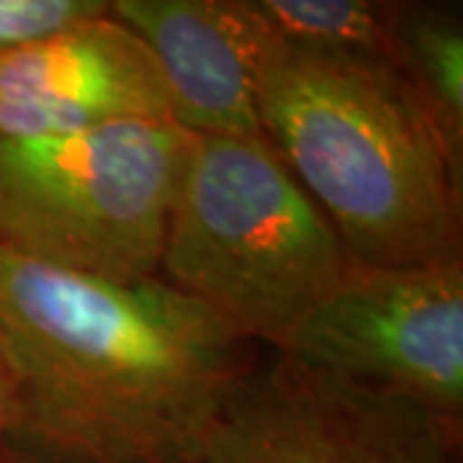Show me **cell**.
Here are the masks:
<instances>
[{"label":"cell","mask_w":463,"mask_h":463,"mask_svg":"<svg viewBox=\"0 0 463 463\" xmlns=\"http://www.w3.org/2000/svg\"><path fill=\"white\" fill-rule=\"evenodd\" d=\"M0 345L29 463H194L250 345L163 279L106 281L0 252Z\"/></svg>","instance_id":"6da1fadb"},{"label":"cell","mask_w":463,"mask_h":463,"mask_svg":"<svg viewBox=\"0 0 463 463\" xmlns=\"http://www.w3.org/2000/svg\"><path fill=\"white\" fill-rule=\"evenodd\" d=\"M230 3L260 129L350 260L404 268L463 255V163L397 67L288 47Z\"/></svg>","instance_id":"7a4b0ae2"},{"label":"cell","mask_w":463,"mask_h":463,"mask_svg":"<svg viewBox=\"0 0 463 463\" xmlns=\"http://www.w3.org/2000/svg\"><path fill=\"white\" fill-rule=\"evenodd\" d=\"M353 268L265 134H191L157 279L248 345L281 350Z\"/></svg>","instance_id":"3957f363"},{"label":"cell","mask_w":463,"mask_h":463,"mask_svg":"<svg viewBox=\"0 0 463 463\" xmlns=\"http://www.w3.org/2000/svg\"><path fill=\"white\" fill-rule=\"evenodd\" d=\"M188 142L173 121L0 139V252L106 281L157 279Z\"/></svg>","instance_id":"277c9868"},{"label":"cell","mask_w":463,"mask_h":463,"mask_svg":"<svg viewBox=\"0 0 463 463\" xmlns=\"http://www.w3.org/2000/svg\"><path fill=\"white\" fill-rule=\"evenodd\" d=\"M194 463H463V425L270 350L237 381Z\"/></svg>","instance_id":"5b68a950"},{"label":"cell","mask_w":463,"mask_h":463,"mask_svg":"<svg viewBox=\"0 0 463 463\" xmlns=\"http://www.w3.org/2000/svg\"><path fill=\"white\" fill-rule=\"evenodd\" d=\"M281 353L463 420V255L350 268Z\"/></svg>","instance_id":"8992f818"},{"label":"cell","mask_w":463,"mask_h":463,"mask_svg":"<svg viewBox=\"0 0 463 463\" xmlns=\"http://www.w3.org/2000/svg\"><path fill=\"white\" fill-rule=\"evenodd\" d=\"M118 121H170V100L149 50L111 11L0 57V139Z\"/></svg>","instance_id":"52a82bcc"},{"label":"cell","mask_w":463,"mask_h":463,"mask_svg":"<svg viewBox=\"0 0 463 463\" xmlns=\"http://www.w3.org/2000/svg\"><path fill=\"white\" fill-rule=\"evenodd\" d=\"M111 16L152 54L173 124L188 134H263L245 33L230 0H114Z\"/></svg>","instance_id":"ba28073f"},{"label":"cell","mask_w":463,"mask_h":463,"mask_svg":"<svg viewBox=\"0 0 463 463\" xmlns=\"http://www.w3.org/2000/svg\"><path fill=\"white\" fill-rule=\"evenodd\" d=\"M394 65L463 163V18L458 5L399 3Z\"/></svg>","instance_id":"9c48e42d"},{"label":"cell","mask_w":463,"mask_h":463,"mask_svg":"<svg viewBox=\"0 0 463 463\" xmlns=\"http://www.w3.org/2000/svg\"><path fill=\"white\" fill-rule=\"evenodd\" d=\"M240 5L260 29L288 47L325 57L394 65V18L399 3L240 0Z\"/></svg>","instance_id":"30bf717a"},{"label":"cell","mask_w":463,"mask_h":463,"mask_svg":"<svg viewBox=\"0 0 463 463\" xmlns=\"http://www.w3.org/2000/svg\"><path fill=\"white\" fill-rule=\"evenodd\" d=\"M109 11L111 0H0V57L109 16Z\"/></svg>","instance_id":"8fae6325"},{"label":"cell","mask_w":463,"mask_h":463,"mask_svg":"<svg viewBox=\"0 0 463 463\" xmlns=\"http://www.w3.org/2000/svg\"><path fill=\"white\" fill-rule=\"evenodd\" d=\"M11 412H14V379H11L5 350L0 345V438L11 422Z\"/></svg>","instance_id":"7c38bea8"},{"label":"cell","mask_w":463,"mask_h":463,"mask_svg":"<svg viewBox=\"0 0 463 463\" xmlns=\"http://www.w3.org/2000/svg\"><path fill=\"white\" fill-rule=\"evenodd\" d=\"M0 463H29V461H24L21 456H16L14 450H8V448L0 443Z\"/></svg>","instance_id":"4fadbf2b"}]
</instances>
